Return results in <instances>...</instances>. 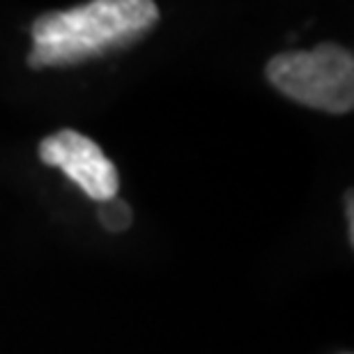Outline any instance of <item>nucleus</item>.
Wrapping results in <instances>:
<instances>
[{
    "label": "nucleus",
    "instance_id": "f257e3e1",
    "mask_svg": "<svg viewBox=\"0 0 354 354\" xmlns=\"http://www.w3.org/2000/svg\"><path fill=\"white\" fill-rule=\"evenodd\" d=\"M159 21L150 0H95V3L44 14L32 26L30 67H58L102 55L138 39Z\"/></svg>",
    "mask_w": 354,
    "mask_h": 354
},
{
    "label": "nucleus",
    "instance_id": "20e7f679",
    "mask_svg": "<svg viewBox=\"0 0 354 354\" xmlns=\"http://www.w3.org/2000/svg\"><path fill=\"white\" fill-rule=\"evenodd\" d=\"M99 221H102L109 230L120 232V230L129 228L131 212H129V207H127L124 203H120L118 198H113V201L106 203V207L99 212Z\"/></svg>",
    "mask_w": 354,
    "mask_h": 354
},
{
    "label": "nucleus",
    "instance_id": "39448f33",
    "mask_svg": "<svg viewBox=\"0 0 354 354\" xmlns=\"http://www.w3.org/2000/svg\"><path fill=\"white\" fill-rule=\"evenodd\" d=\"M345 203H348V223H350V242L354 239V198H352V191H348L345 196Z\"/></svg>",
    "mask_w": 354,
    "mask_h": 354
},
{
    "label": "nucleus",
    "instance_id": "7ed1b4c3",
    "mask_svg": "<svg viewBox=\"0 0 354 354\" xmlns=\"http://www.w3.org/2000/svg\"><path fill=\"white\" fill-rule=\"evenodd\" d=\"M39 159L55 166L83 189L92 201L109 203L118 198L120 175L95 140L79 131L62 129L39 143Z\"/></svg>",
    "mask_w": 354,
    "mask_h": 354
},
{
    "label": "nucleus",
    "instance_id": "f03ea898",
    "mask_svg": "<svg viewBox=\"0 0 354 354\" xmlns=\"http://www.w3.org/2000/svg\"><path fill=\"white\" fill-rule=\"evenodd\" d=\"M269 83L292 102L324 113H350L354 106V58L338 44L313 51H288L267 62Z\"/></svg>",
    "mask_w": 354,
    "mask_h": 354
}]
</instances>
